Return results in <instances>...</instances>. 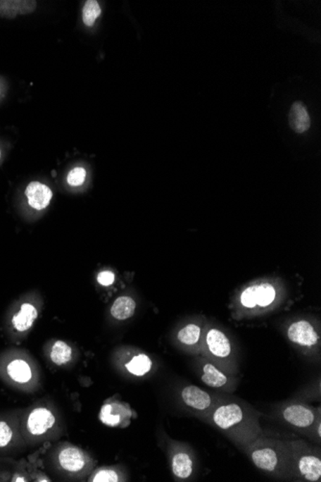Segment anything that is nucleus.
Here are the masks:
<instances>
[{
	"label": "nucleus",
	"mask_w": 321,
	"mask_h": 482,
	"mask_svg": "<svg viewBox=\"0 0 321 482\" xmlns=\"http://www.w3.org/2000/svg\"><path fill=\"white\" fill-rule=\"evenodd\" d=\"M213 423L239 446H247L262 434L256 412L239 402H220L213 409Z\"/></svg>",
	"instance_id": "f257e3e1"
},
{
	"label": "nucleus",
	"mask_w": 321,
	"mask_h": 482,
	"mask_svg": "<svg viewBox=\"0 0 321 482\" xmlns=\"http://www.w3.org/2000/svg\"><path fill=\"white\" fill-rule=\"evenodd\" d=\"M252 463L260 471L275 478L291 475L288 443L281 440L260 435L246 446Z\"/></svg>",
	"instance_id": "f03ea898"
},
{
	"label": "nucleus",
	"mask_w": 321,
	"mask_h": 482,
	"mask_svg": "<svg viewBox=\"0 0 321 482\" xmlns=\"http://www.w3.org/2000/svg\"><path fill=\"white\" fill-rule=\"evenodd\" d=\"M288 443L291 474L306 481H320L321 459L320 454L303 441H291Z\"/></svg>",
	"instance_id": "7ed1b4c3"
},
{
	"label": "nucleus",
	"mask_w": 321,
	"mask_h": 482,
	"mask_svg": "<svg viewBox=\"0 0 321 482\" xmlns=\"http://www.w3.org/2000/svg\"><path fill=\"white\" fill-rule=\"evenodd\" d=\"M276 299V290L270 283L250 286L241 295V304L246 308L268 307Z\"/></svg>",
	"instance_id": "20e7f679"
},
{
	"label": "nucleus",
	"mask_w": 321,
	"mask_h": 482,
	"mask_svg": "<svg viewBox=\"0 0 321 482\" xmlns=\"http://www.w3.org/2000/svg\"><path fill=\"white\" fill-rule=\"evenodd\" d=\"M282 417L289 426L299 429L309 428L317 421L314 408L303 404L287 405L283 408Z\"/></svg>",
	"instance_id": "39448f33"
},
{
	"label": "nucleus",
	"mask_w": 321,
	"mask_h": 482,
	"mask_svg": "<svg viewBox=\"0 0 321 482\" xmlns=\"http://www.w3.org/2000/svg\"><path fill=\"white\" fill-rule=\"evenodd\" d=\"M55 417L51 411L44 407L35 408L25 420V428L32 436L43 435L54 428Z\"/></svg>",
	"instance_id": "423d86ee"
},
{
	"label": "nucleus",
	"mask_w": 321,
	"mask_h": 482,
	"mask_svg": "<svg viewBox=\"0 0 321 482\" xmlns=\"http://www.w3.org/2000/svg\"><path fill=\"white\" fill-rule=\"evenodd\" d=\"M289 341L300 347H313L320 341V336L314 326L308 321H294L288 329Z\"/></svg>",
	"instance_id": "0eeeda50"
},
{
	"label": "nucleus",
	"mask_w": 321,
	"mask_h": 482,
	"mask_svg": "<svg viewBox=\"0 0 321 482\" xmlns=\"http://www.w3.org/2000/svg\"><path fill=\"white\" fill-rule=\"evenodd\" d=\"M184 404L187 407L196 411H207L214 405V400L209 393L199 387L194 385L186 386L181 394Z\"/></svg>",
	"instance_id": "6e6552de"
},
{
	"label": "nucleus",
	"mask_w": 321,
	"mask_h": 482,
	"mask_svg": "<svg viewBox=\"0 0 321 482\" xmlns=\"http://www.w3.org/2000/svg\"><path fill=\"white\" fill-rule=\"evenodd\" d=\"M206 345L208 350L213 357L226 359L230 357L231 347L230 340L222 331L218 328H210L206 334Z\"/></svg>",
	"instance_id": "1a4fd4ad"
},
{
	"label": "nucleus",
	"mask_w": 321,
	"mask_h": 482,
	"mask_svg": "<svg viewBox=\"0 0 321 482\" xmlns=\"http://www.w3.org/2000/svg\"><path fill=\"white\" fill-rule=\"evenodd\" d=\"M25 196L27 197L28 204L31 207L36 210H43L49 206L54 194L49 186L33 181L26 188Z\"/></svg>",
	"instance_id": "9d476101"
},
{
	"label": "nucleus",
	"mask_w": 321,
	"mask_h": 482,
	"mask_svg": "<svg viewBox=\"0 0 321 482\" xmlns=\"http://www.w3.org/2000/svg\"><path fill=\"white\" fill-rule=\"evenodd\" d=\"M36 7L37 2L30 0H0V17L12 20L18 15L31 14Z\"/></svg>",
	"instance_id": "9b49d317"
},
{
	"label": "nucleus",
	"mask_w": 321,
	"mask_h": 482,
	"mask_svg": "<svg viewBox=\"0 0 321 482\" xmlns=\"http://www.w3.org/2000/svg\"><path fill=\"white\" fill-rule=\"evenodd\" d=\"M59 463L64 470L78 473L86 466V457L78 447H70L60 452Z\"/></svg>",
	"instance_id": "f8f14e48"
},
{
	"label": "nucleus",
	"mask_w": 321,
	"mask_h": 482,
	"mask_svg": "<svg viewBox=\"0 0 321 482\" xmlns=\"http://www.w3.org/2000/svg\"><path fill=\"white\" fill-rule=\"evenodd\" d=\"M201 381L207 386L215 389L226 388L231 384L229 376L210 362H206L202 366Z\"/></svg>",
	"instance_id": "ddd939ff"
},
{
	"label": "nucleus",
	"mask_w": 321,
	"mask_h": 482,
	"mask_svg": "<svg viewBox=\"0 0 321 482\" xmlns=\"http://www.w3.org/2000/svg\"><path fill=\"white\" fill-rule=\"evenodd\" d=\"M6 373L11 381L18 384H26L33 378L30 365L22 358H15L6 366Z\"/></svg>",
	"instance_id": "4468645a"
},
{
	"label": "nucleus",
	"mask_w": 321,
	"mask_h": 482,
	"mask_svg": "<svg viewBox=\"0 0 321 482\" xmlns=\"http://www.w3.org/2000/svg\"><path fill=\"white\" fill-rule=\"evenodd\" d=\"M38 318V310L31 304H23L20 311L13 317V326L18 333H25L33 326Z\"/></svg>",
	"instance_id": "2eb2a0df"
},
{
	"label": "nucleus",
	"mask_w": 321,
	"mask_h": 482,
	"mask_svg": "<svg viewBox=\"0 0 321 482\" xmlns=\"http://www.w3.org/2000/svg\"><path fill=\"white\" fill-rule=\"evenodd\" d=\"M289 125L296 133H304L310 128V121L306 107L301 102H296L289 116Z\"/></svg>",
	"instance_id": "dca6fc26"
},
{
	"label": "nucleus",
	"mask_w": 321,
	"mask_h": 482,
	"mask_svg": "<svg viewBox=\"0 0 321 482\" xmlns=\"http://www.w3.org/2000/svg\"><path fill=\"white\" fill-rule=\"evenodd\" d=\"M173 475L178 479H188L194 473V461L186 452H179L172 460Z\"/></svg>",
	"instance_id": "f3484780"
},
{
	"label": "nucleus",
	"mask_w": 321,
	"mask_h": 482,
	"mask_svg": "<svg viewBox=\"0 0 321 482\" xmlns=\"http://www.w3.org/2000/svg\"><path fill=\"white\" fill-rule=\"evenodd\" d=\"M135 310V300L132 297L122 296L115 300L111 307V314L118 321H125L132 317Z\"/></svg>",
	"instance_id": "a211bd4d"
},
{
	"label": "nucleus",
	"mask_w": 321,
	"mask_h": 482,
	"mask_svg": "<svg viewBox=\"0 0 321 482\" xmlns=\"http://www.w3.org/2000/svg\"><path fill=\"white\" fill-rule=\"evenodd\" d=\"M125 368L127 369L129 373L134 376H146L151 370L152 361L146 354L135 355L132 359L126 363Z\"/></svg>",
	"instance_id": "6ab92c4d"
},
{
	"label": "nucleus",
	"mask_w": 321,
	"mask_h": 482,
	"mask_svg": "<svg viewBox=\"0 0 321 482\" xmlns=\"http://www.w3.org/2000/svg\"><path fill=\"white\" fill-rule=\"evenodd\" d=\"M122 411L125 408L120 404H106L100 411L99 418L108 426H118L122 421Z\"/></svg>",
	"instance_id": "aec40b11"
},
{
	"label": "nucleus",
	"mask_w": 321,
	"mask_h": 482,
	"mask_svg": "<svg viewBox=\"0 0 321 482\" xmlns=\"http://www.w3.org/2000/svg\"><path fill=\"white\" fill-rule=\"evenodd\" d=\"M73 350L67 343L57 341L52 347L50 358L58 366L67 364L72 359Z\"/></svg>",
	"instance_id": "412c9836"
},
{
	"label": "nucleus",
	"mask_w": 321,
	"mask_h": 482,
	"mask_svg": "<svg viewBox=\"0 0 321 482\" xmlns=\"http://www.w3.org/2000/svg\"><path fill=\"white\" fill-rule=\"evenodd\" d=\"M200 336H201L200 326L194 325V323H189L179 330L177 339L180 343L191 347L199 343Z\"/></svg>",
	"instance_id": "4be33fe9"
},
{
	"label": "nucleus",
	"mask_w": 321,
	"mask_h": 482,
	"mask_svg": "<svg viewBox=\"0 0 321 482\" xmlns=\"http://www.w3.org/2000/svg\"><path fill=\"white\" fill-rule=\"evenodd\" d=\"M101 14L99 2L96 0H88L83 9V22L87 26H93L96 18Z\"/></svg>",
	"instance_id": "5701e85b"
},
{
	"label": "nucleus",
	"mask_w": 321,
	"mask_h": 482,
	"mask_svg": "<svg viewBox=\"0 0 321 482\" xmlns=\"http://www.w3.org/2000/svg\"><path fill=\"white\" fill-rule=\"evenodd\" d=\"M15 431L7 421L0 420V450L7 449L14 441Z\"/></svg>",
	"instance_id": "b1692460"
},
{
	"label": "nucleus",
	"mask_w": 321,
	"mask_h": 482,
	"mask_svg": "<svg viewBox=\"0 0 321 482\" xmlns=\"http://www.w3.org/2000/svg\"><path fill=\"white\" fill-rule=\"evenodd\" d=\"M87 172L85 168L82 167H76L73 168L68 175V183L73 187H78L83 185L85 183Z\"/></svg>",
	"instance_id": "393cba45"
},
{
	"label": "nucleus",
	"mask_w": 321,
	"mask_h": 482,
	"mask_svg": "<svg viewBox=\"0 0 321 482\" xmlns=\"http://www.w3.org/2000/svg\"><path fill=\"white\" fill-rule=\"evenodd\" d=\"M93 482H117L120 481V478L117 471L113 470H101L96 476L91 478Z\"/></svg>",
	"instance_id": "a878e982"
},
{
	"label": "nucleus",
	"mask_w": 321,
	"mask_h": 482,
	"mask_svg": "<svg viewBox=\"0 0 321 482\" xmlns=\"http://www.w3.org/2000/svg\"><path fill=\"white\" fill-rule=\"evenodd\" d=\"M115 280V273L110 272V271H104L97 276V281L102 286H111L112 284H114Z\"/></svg>",
	"instance_id": "bb28decb"
},
{
	"label": "nucleus",
	"mask_w": 321,
	"mask_h": 482,
	"mask_svg": "<svg viewBox=\"0 0 321 482\" xmlns=\"http://www.w3.org/2000/svg\"><path fill=\"white\" fill-rule=\"evenodd\" d=\"M0 157H1V150H0Z\"/></svg>",
	"instance_id": "cd10ccee"
}]
</instances>
